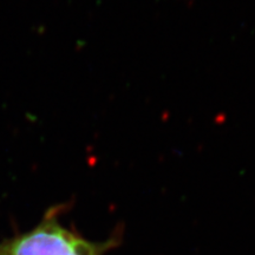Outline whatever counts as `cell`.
Listing matches in <instances>:
<instances>
[{"mask_svg":"<svg viewBox=\"0 0 255 255\" xmlns=\"http://www.w3.org/2000/svg\"><path fill=\"white\" fill-rule=\"evenodd\" d=\"M107 248L63 227L52 209L33 229L0 242V255H103Z\"/></svg>","mask_w":255,"mask_h":255,"instance_id":"6da1fadb","label":"cell"}]
</instances>
